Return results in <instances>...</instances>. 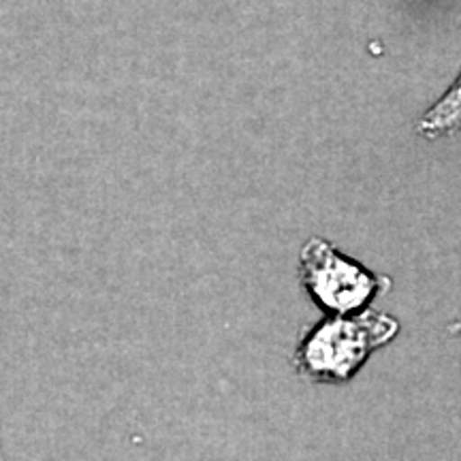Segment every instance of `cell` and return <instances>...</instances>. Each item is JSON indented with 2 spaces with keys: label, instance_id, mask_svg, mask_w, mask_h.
Segmentation results:
<instances>
[{
  "label": "cell",
  "instance_id": "3",
  "mask_svg": "<svg viewBox=\"0 0 461 461\" xmlns=\"http://www.w3.org/2000/svg\"><path fill=\"white\" fill-rule=\"evenodd\" d=\"M417 129L428 140L455 135L461 131V73L451 88L423 113Z\"/></svg>",
  "mask_w": 461,
  "mask_h": 461
},
{
  "label": "cell",
  "instance_id": "2",
  "mask_svg": "<svg viewBox=\"0 0 461 461\" xmlns=\"http://www.w3.org/2000/svg\"><path fill=\"white\" fill-rule=\"evenodd\" d=\"M299 282L325 316L366 312L391 288L387 276L372 272L322 238L308 240L299 252Z\"/></svg>",
  "mask_w": 461,
  "mask_h": 461
},
{
  "label": "cell",
  "instance_id": "1",
  "mask_svg": "<svg viewBox=\"0 0 461 461\" xmlns=\"http://www.w3.org/2000/svg\"><path fill=\"white\" fill-rule=\"evenodd\" d=\"M400 321L370 308L350 316H322L299 336L293 350L297 376L310 384H339L355 380L374 353L400 336Z\"/></svg>",
  "mask_w": 461,
  "mask_h": 461
},
{
  "label": "cell",
  "instance_id": "4",
  "mask_svg": "<svg viewBox=\"0 0 461 461\" xmlns=\"http://www.w3.org/2000/svg\"><path fill=\"white\" fill-rule=\"evenodd\" d=\"M447 331L453 333V336H461V319L448 322L447 325Z\"/></svg>",
  "mask_w": 461,
  "mask_h": 461
}]
</instances>
